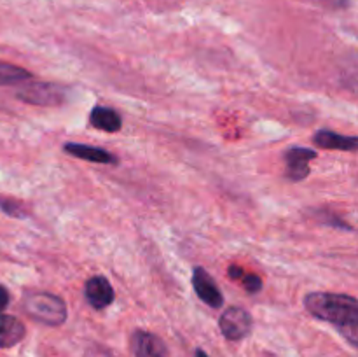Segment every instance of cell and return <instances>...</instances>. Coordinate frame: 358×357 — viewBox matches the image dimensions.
<instances>
[{"label":"cell","mask_w":358,"mask_h":357,"mask_svg":"<svg viewBox=\"0 0 358 357\" xmlns=\"http://www.w3.org/2000/svg\"><path fill=\"white\" fill-rule=\"evenodd\" d=\"M31 79V72H28L23 66L13 65V63L0 62V86H9V84H20L23 80Z\"/></svg>","instance_id":"obj_14"},{"label":"cell","mask_w":358,"mask_h":357,"mask_svg":"<svg viewBox=\"0 0 358 357\" xmlns=\"http://www.w3.org/2000/svg\"><path fill=\"white\" fill-rule=\"evenodd\" d=\"M0 210L3 214H7V216L16 217V219H23L27 216V210H24L23 203L16 202L13 198H3V196H0Z\"/></svg>","instance_id":"obj_15"},{"label":"cell","mask_w":358,"mask_h":357,"mask_svg":"<svg viewBox=\"0 0 358 357\" xmlns=\"http://www.w3.org/2000/svg\"><path fill=\"white\" fill-rule=\"evenodd\" d=\"M194 357H210V356L205 352V350L198 349V350H196V356H194Z\"/></svg>","instance_id":"obj_17"},{"label":"cell","mask_w":358,"mask_h":357,"mask_svg":"<svg viewBox=\"0 0 358 357\" xmlns=\"http://www.w3.org/2000/svg\"><path fill=\"white\" fill-rule=\"evenodd\" d=\"M24 314L35 322L58 328L66 321V303L59 296L45 290H30L23 298Z\"/></svg>","instance_id":"obj_2"},{"label":"cell","mask_w":358,"mask_h":357,"mask_svg":"<svg viewBox=\"0 0 358 357\" xmlns=\"http://www.w3.org/2000/svg\"><path fill=\"white\" fill-rule=\"evenodd\" d=\"M131 350L135 357H168V349L163 340L142 329L133 332Z\"/></svg>","instance_id":"obj_8"},{"label":"cell","mask_w":358,"mask_h":357,"mask_svg":"<svg viewBox=\"0 0 358 357\" xmlns=\"http://www.w3.org/2000/svg\"><path fill=\"white\" fill-rule=\"evenodd\" d=\"M304 307L318 321L331 322L353 346L358 342V301L348 294L310 293Z\"/></svg>","instance_id":"obj_1"},{"label":"cell","mask_w":358,"mask_h":357,"mask_svg":"<svg viewBox=\"0 0 358 357\" xmlns=\"http://www.w3.org/2000/svg\"><path fill=\"white\" fill-rule=\"evenodd\" d=\"M24 338V326L13 315L0 314V349H9Z\"/></svg>","instance_id":"obj_12"},{"label":"cell","mask_w":358,"mask_h":357,"mask_svg":"<svg viewBox=\"0 0 358 357\" xmlns=\"http://www.w3.org/2000/svg\"><path fill=\"white\" fill-rule=\"evenodd\" d=\"M90 125L93 128L100 130V132L107 133H117L122 128V119L117 111L110 107H103V105H96L93 111L90 112Z\"/></svg>","instance_id":"obj_11"},{"label":"cell","mask_w":358,"mask_h":357,"mask_svg":"<svg viewBox=\"0 0 358 357\" xmlns=\"http://www.w3.org/2000/svg\"><path fill=\"white\" fill-rule=\"evenodd\" d=\"M16 98L37 107H58L66 102V88L56 83H30L16 91Z\"/></svg>","instance_id":"obj_3"},{"label":"cell","mask_w":358,"mask_h":357,"mask_svg":"<svg viewBox=\"0 0 358 357\" xmlns=\"http://www.w3.org/2000/svg\"><path fill=\"white\" fill-rule=\"evenodd\" d=\"M192 287L203 303L208 304L210 308H220L224 304V294L213 276L201 266H196L192 270Z\"/></svg>","instance_id":"obj_6"},{"label":"cell","mask_w":358,"mask_h":357,"mask_svg":"<svg viewBox=\"0 0 358 357\" xmlns=\"http://www.w3.org/2000/svg\"><path fill=\"white\" fill-rule=\"evenodd\" d=\"M84 296H86L90 307H93L94 310H103V308L110 307L115 300L114 287L101 275H94L87 279L86 287H84Z\"/></svg>","instance_id":"obj_7"},{"label":"cell","mask_w":358,"mask_h":357,"mask_svg":"<svg viewBox=\"0 0 358 357\" xmlns=\"http://www.w3.org/2000/svg\"><path fill=\"white\" fill-rule=\"evenodd\" d=\"M9 301H10L9 290H7L3 286H0V314H2V312L6 310L7 304H9Z\"/></svg>","instance_id":"obj_16"},{"label":"cell","mask_w":358,"mask_h":357,"mask_svg":"<svg viewBox=\"0 0 358 357\" xmlns=\"http://www.w3.org/2000/svg\"><path fill=\"white\" fill-rule=\"evenodd\" d=\"M252 326H254L252 315L241 307H229L219 318L220 331L231 342H240L247 338L252 331Z\"/></svg>","instance_id":"obj_4"},{"label":"cell","mask_w":358,"mask_h":357,"mask_svg":"<svg viewBox=\"0 0 358 357\" xmlns=\"http://www.w3.org/2000/svg\"><path fill=\"white\" fill-rule=\"evenodd\" d=\"M315 146L320 149L345 150V153H355L358 147V136L341 135V133L331 132V130H320L313 135Z\"/></svg>","instance_id":"obj_10"},{"label":"cell","mask_w":358,"mask_h":357,"mask_svg":"<svg viewBox=\"0 0 358 357\" xmlns=\"http://www.w3.org/2000/svg\"><path fill=\"white\" fill-rule=\"evenodd\" d=\"M63 150L66 154L79 160L91 161V163H101V164H117V156H114L108 150L101 149L96 146H87V144H77V142H66L63 144Z\"/></svg>","instance_id":"obj_9"},{"label":"cell","mask_w":358,"mask_h":357,"mask_svg":"<svg viewBox=\"0 0 358 357\" xmlns=\"http://www.w3.org/2000/svg\"><path fill=\"white\" fill-rule=\"evenodd\" d=\"M318 154L317 150L308 149V147L294 146L283 153V161H285V178L290 182H301L310 175V161L315 160Z\"/></svg>","instance_id":"obj_5"},{"label":"cell","mask_w":358,"mask_h":357,"mask_svg":"<svg viewBox=\"0 0 358 357\" xmlns=\"http://www.w3.org/2000/svg\"><path fill=\"white\" fill-rule=\"evenodd\" d=\"M227 275H229V279L240 280L241 286L245 287V290H247L248 294H255L262 289L261 276L254 275V273H247L241 266L231 265L229 268H227Z\"/></svg>","instance_id":"obj_13"}]
</instances>
